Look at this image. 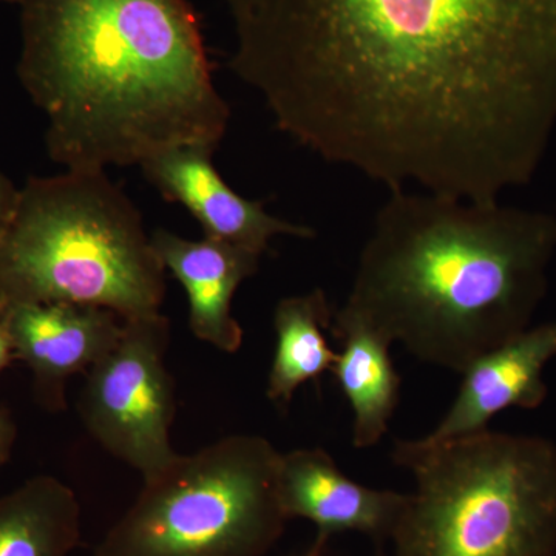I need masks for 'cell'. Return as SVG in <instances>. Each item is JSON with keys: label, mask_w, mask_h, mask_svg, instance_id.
<instances>
[{"label": "cell", "mask_w": 556, "mask_h": 556, "mask_svg": "<svg viewBox=\"0 0 556 556\" xmlns=\"http://www.w3.org/2000/svg\"><path fill=\"white\" fill-rule=\"evenodd\" d=\"M277 129L388 190L497 203L556 130V0H225Z\"/></svg>", "instance_id": "obj_1"}, {"label": "cell", "mask_w": 556, "mask_h": 556, "mask_svg": "<svg viewBox=\"0 0 556 556\" xmlns=\"http://www.w3.org/2000/svg\"><path fill=\"white\" fill-rule=\"evenodd\" d=\"M17 76L67 170L141 166L166 150L217 149L229 105L188 0H20Z\"/></svg>", "instance_id": "obj_2"}, {"label": "cell", "mask_w": 556, "mask_h": 556, "mask_svg": "<svg viewBox=\"0 0 556 556\" xmlns=\"http://www.w3.org/2000/svg\"><path fill=\"white\" fill-rule=\"evenodd\" d=\"M555 254V215L391 190L339 311L463 375L532 325Z\"/></svg>", "instance_id": "obj_3"}, {"label": "cell", "mask_w": 556, "mask_h": 556, "mask_svg": "<svg viewBox=\"0 0 556 556\" xmlns=\"http://www.w3.org/2000/svg\"><path fill=\"white\" fill-rule=\"evenodd\" d=\"M164 298L141 214L105 170L28 178L0 243V308L76 303L134 320L160 314Z\"/></svg>", "instance_id": "obj_4"}, {"label": "cell", "mask_w": 556, "mask_h": 556, "mask_svg": "<svg viewBox=\"0 0 556 556\" xmlns=\"http://www.w3.org/2000/svg\"><path fill=\"white\" fill-rule=\"evenodd\" d=\"M415 492L394 556H556V445L490 428L448 441L394 442Z\"/></svg>", "instance_id": "obj_5"}, {"label": "cell", "mask_w": 556, "mask_h": 556, "mask_svg": "<svg viewBox=\"0 0 556 556\" xmlns=\"http://www.w3.org/2000/svg\"><path fill=\"white\" fill-rule=\"evenodd\" d=\"M280 452L230 434L179 455L144 486L93 556H263L288 518L277 496Z\"/></svg>", "instance_id": "obj_6"}, {"label": "cell", "mask_w": 556, "mask_h": 556, "mask_svg": "<svg viewBox=\"0 0 556 556\" xmlns=\"http://www.w3.org/2000/svg\"><path fill=\"white\" fill-rule=\"evenodd\" d=\"M170 321L163 314L124 320L116 345L86 372L79 415L91 438L150 479L179 456L170 442L177 409L166 367Z\"/></svg>", "instance_id": "obj_7"}, {"label": "cell", "mask_w": 556, "mask_h": 556, "mask_svg": "<svg viewBox=\"0 0 556 556\" xmlns=\"http://www.w3.org/2000/svg\"><path fill=\"white\" fill-rule=\"evenodd\" d=\"M14 357L27 365L36 397L51 412L65 408V386L112 350L124 318L76 303H10L0 308Z\"/></svg>", "instance_id": "obj_8"}, {"label": "cell", "mask_w": 556, "mask_h": 556, "mask_svg": "<svg viewBox=\"0 0 556 556\" xmlns=\"http://www.w3.org/2000/svg\"><path fill=\"white\" fill-rule=\"evenodd\" d=\"M277 496L285 517L308 519L317 536L356 532L375 543L391 541L408 493L369 489L348 478L321 447L280 453Z\"/></svg>", "instance_id": "obj_9"}, {"label": "cell", "mask_w": 556, "mask_h": 556, "mask_svg": "<svg viewBox=\"0 0 556 556\" xmlns=\"http://www.w3.org/2000/svg\"><path fill=\"white\" fill-rule=\"evenodd\" d=\"M214 152L207 146H186L161 152L139 167L164 199L182 204L199 219L204 237L263 255L278 236H316L308 226L268 214L262 201L239 195L215 169Z\"/></svg>", "instance_id": "obj_10"}, {"label": "cell", "mask_w": 556, "mask_h": 556, "mask_svg": "<svg viewBox=\"0 0 556 556\" xmlns=\"http://www.w3.org/2000/svg\"><path fill=\"white\" fill-rule=\"evenodd\" d=\"M556 357V320L525 329L475 358L463 372L452 407L426 442H442L489 428L510 408L535 409L547 399L544 369Z\"/></svg>", "instance_id": "obj_11"}, {"label": "cell", "mask_w": 556, "mask_h": 556, "mask_svg": "<svg viewBox=\"0 0 556 556\" xmlns=\"http://www.w3.org/2000/svg\"><path fill=\"white\" fill-rule=\"evenodd\" d=\"M150 240L188 294L192 334L223 353H237L243 329L232 316V300L240 285L258 273L262 254L211 237L182 239L166 229L155 230Z\"/></svg>", "instance_id": "obj_12"}, {"label": "cell", "mask_w": 556, "mask_h": 556, "mask_svg": "<svg viewBox=\"0 0 556 556\" xmlns=\"http://www.w3.org/2000/svg\"><path fill=\"white\" fill-rule=\"evenodd\" d=\"M329 331L342 343L331 372L353 409V445L375 447L386 437L401 397V376L386 338L336 311Z\"/></svg>", "instance_id": "obj_13"}, {"label": "cell", "mask_w": 556, "mask_h": 556, "mask_svg": "<svg viewBox=\"0 0 556 556\" xmlns=\"http://www.w3.org/2000/svg\"><path fill=\"white\" fill-rule=\"evenodd\" d=\"M79 541V501L60 479L39 475L0 497V556H68Z\"/></svg>", "instance_id": "obj_14"}, {"label": "cell", "mask_w": 556, "mask_h": 556, "mask_svg": "<svg viewBox=\"0 0 556 556\" xmlns=\"http://www.w3.org/2000/svg\"><path fill=\"white\" fill-rule=\"evenodd\" d=\"M332 317L320 288L277 303L273 317L277 345L266 388L270 401L288 405L303 383L331 371L338 353L329 346L325 331L331 328Z\"/></svg>", "instance_id": "obj_15"}, {"label": "cell", "mask_w": 556, "mask_h": 556, "mask_svg": "<svg viewBox=\"0 0 556 556\" xmlns=\"http://www.w3.org/2000/svg\"><path fill=\"white\" fill-rule=\"evenodd\" d=\"M20 189L13 185V181L5 174L0 172V243L13 217L14 207H16Z\"/></svg>", "instance_id": "obj_16"}, {"label": "cell", "mask_w": 556, "mask_h": 556, "mask_svg": "<svg viewBox=\"0 0 556 556\" xmlns=\"http://www.w3.org/2000/svg\"><path fill=\"white\" fill-rule=\"evenodd\" d=\"M16 437L17 428L13 417L7 409L0 408V468L9 463Z\"/></svg>", "instance_id": "obj_17"}, {"label": "cell", "mask_w": 556, "mask_h": 556, "mask_svg": "<svg viewBox=\"0 0 556 556\" xmlns=\"http://www.w3.org/2000/svg\"><path fill=\"white\" fill-rule=\"evenodd\" d=\"M13 345L9 331H7L5 325H3L2 317H0V375L10 367L11 362L14 361Z\"/></svg>", "instance_id": "obj_18"}, {"label": "cell", "mask_w": 556, "mask_h": 556, "mask_svg": "<svg viewBox=\"0 0 556 556\" xmlns=\"http://www.w3.org/2000/svg\"><path fill=\"white\" fill-rule=\"evenodd\" d=\"M328 541L324 540V538H316V543L314 546L309 548L303 556H324L325 546H327Z\"/></svg>", "instance_id": "obj_19"}, {"label": "cell", "mask_w": 556, "mask_h": 556, "mask_svg": "<svg viewBox=\"0 0 556 556\" xmlns=\"http://www.w3.org/2000/svg\"><path fill=\"white\" fill-rule=\"evenodd\" d=\"M0 3H20V0H0Z\"/></svg>", "instance_id": "obj_20"}]
</instances>
